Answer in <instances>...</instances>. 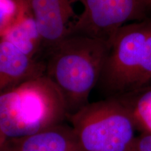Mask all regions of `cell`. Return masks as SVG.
I'll list each match as a JSON object with an SVG mask.
<instances>
[{
    "label": "cell",
    "mask_w": 151,
    "mask_h": 151,
    "mask_svg": "<svg viewBox=\"0 0 151 151\" xmlns=\"http://www.w3.org/2000/svg\"><path fill=\"white\" fill-rule=\"evenodd\" d=\"M109 43L82 35H71L50 50L45 74L61 91L68 116L89 103L99 82Z\"/></svg>",
    "instance_id": "cell-1"
},
{
    "label": "cell",
    "mask_w": 151,
    "mask_h": 151,
    "mask_svg": "<svg viewBox=\"0 0 151 151\" xmlns=\"http://www.w3.org/2000/svg\"><path fill=\"white\" fill-rule=\"evenodd\" d=\"M67 118L63 95L46 74L0 93V130L6 139L32 134Z\"/></svg>",
    "instance_id": "cell-2"
},
{
    "label": "cell",
    "mask_w": 151,
    "mask_h": 151,
    "mask_svg": "<svg viewBox=\"0 0 151 151\" xmlns=\"http://www.w3.org/2000/svg\"><path fill=\"white\" fill-rule=\"evenodd\" d=\"M150 80L151 21L124 24L109 43L97 85L110 97H120Z\"/></svg>",
    "instance_id": "cell-3"
},
{
    "label": "cell",
    "mask_w": 151,
    "mask_h": 151,
    "mask_svg": "<svg viewBox=\"0 0 151 151\" xmlns=\"http://www.w3.org/2000/svg\"><path fill=\"white\" fill-rule=\"evenodd\" d=\"M67 120L83 151H132L138 137L131 106L121 97L89 102Z\"/></svg>",
    "instance_id": "cell-4"
},
{
    "label": "cell",
    "mask_w": 151,
    "mask_h": 151,
    "mask_svg": "<svg viewBox=\"0 0 151 151\" xmlns=\"http://www.w3.org/2000/svg\"><path fill=\"white\" fill-rule=\"evenodd\" d=\"M82 5V12L71 35L88 36L109 43L124 24L140 20L148 9L146 0H73Z\"/></svg>",
    "instance_id": "cell-5"
},
{
    "label": "cell",
    "mask_w": 151,
    "mask_h": 151,
    "mask_svg": "<svg viewBox=\"0 0 151 151\" xmlns=\"http://www.w3.org/2000/svg\"><path fill=\"white\" fill-rule=\"evenodd\" d=\"M43 46H56L71 35L78 18L73 0H27Z\"/></svg>",
    "instance_id": "cell-6"
},
{
    "label": "cell",
    "mask_w": 151,
    "mask_h": 151,
    "mask_svg": "<svg viewBox=\"0 0 151 151\" xmlns=\"http://www.w3.org/2000/svg\"><path fill=\"white\" fill-rule=\"evenodd\" d=\"M0 151H83L71 124L65 122L32 134L7 139Z\"/></svg>",
    "instance_id": "cell-7"
},
{
    "label": "cell",
    "mask_w": 151,
    "mask_h": 151,
    "mask_svg": "<svg viewBox=\"0 0 151 151\" xmlns=\"http://www.w3.org/2000/svg\"><path fill=\"white\" fill-rule=\"evenodd\" d=\"M46 64L29 58L4 39H0V93L30 78L45 74Z\"/></svg>",
    "instance_id": "cell-8"
},
{
    "label": "cell",
    "mask_w": 151,
    "mask_h": 151,
    "mask_svg": "<svg viewBox=\"0 0 151 151\" xmlns=\"http://www.w3.org/2000/svg\"><path fill=\"white\" fill-rule=\"evenodd\" d=\"M18 14L16 21L1 38L17 47L29 58L35 59L43 41L27 0H16Z\"/></svg>",
    "instance_id": "cell-9"
},
{
    "label": "cell",
    "mask_w": 151,
    "mask_h": 151,
    "mask_svg": "<svg viewBox=\"0 0 151 151\" xmlns=\"http://www.w3.org/2000/svg\"><path fill=\"white\" fill-rule=\"evenodd\" d=\"M129 104L137 127L139 126L143 133L151 134V91L143 94L134 106Z\"/></svg>",
    "instance_id": "cell-10"
},
{
    "label": "cell",
    "mask_w": 151,
    "mask_h": 151,
    "mask_svg": "<svg viewBox=\"0 0 151 151\" xmlns=\"http://www.w3.org/2000/svg\"><path fill=\"white\" fill-rule=\"evenodd\" d=\"M18 14L16 0H0V39L16 21Z\"/></svg>",
    "instance_id": "cell-11"
},
{
    "label": "cell",
    "mask_w": 151,
    "mask_h": 151,
    "mask_svg": "<svg viewBox=\"0 0 151 151\" xmlns=\"http://www.w3.org/2000/svg\"><path fill=\"white\" fill-rule=\"evenodd\" d=\"M132 151H151V134L143 133L138 136Z\"/></svg>",
    "instance_id": "cell-12"
},
{
    "label": "cell",
    "mask_w": 151,
    "mask_h": 151,
    "mask_svg": "<svg viewBox=\"0 0 151 151\" xmlns=\"http://www.w3.org/2000/svg\"><path fill=\"white\" fill-rule=\"evenodd\" d=\"M6 137L3 134V133L1 132V130H0V150L2 148L4 144L6 141Z\"/></svg>",
    "instance_id": "cell-13"
},
{
    "label": "cell",
    "mask_w": 151,
    "mask_h": 151,
    "mask_svg": "<svg viewBox=\"0 0 151 151\" xmlns=\"http://www.w3.org/2000/svg\"><path fill=\"white\" fill-rule=\"evenodd\" d=\"M146 3L147 5H148V9H151V0H146Z\"/></svg>",
    "instance_id": "cell-14"
}]
</instances>
